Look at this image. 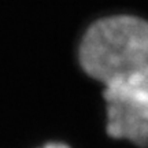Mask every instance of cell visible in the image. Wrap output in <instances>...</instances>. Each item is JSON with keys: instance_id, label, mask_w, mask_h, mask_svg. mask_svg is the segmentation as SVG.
Segmentation results:
<instances>
[{"instance_id": "obj_1", "label": "cell", "mask_w": 148, "mask_h": 148, "mask_svg": "<svg viewBox=\"0 0 148 148\" xmlns=\"http://www.w3.org/2000/svg\"><path fill=\"white\" fill-rule=\"evenodd\" d=\"M81 67L104 86L148 84V21L114 15L96 21L79 44Z\"/></svg>"}, {"instance_id": "obj_2", "label": "cell", "mask_w": 148, "mask_h": 148, "mask_svg": "<svg viewBox=\"0 0 148 148\" xmlns=\"http://www.w3.org/2000/svg\"><path fill=\"white\" fill-rule=\"evenodd\" d=\"M107 133L148 148V84L106 86Z\"/></svg>"}, {"instance_id": "obj_3", "label": "cell", "mask_w": 148, "mask_h": 148, "mask_svg": "<svg viewBox=\"0 0 148 148\" xmlns=\"http://www.w3.org/2000/svg\"><path fill=\"white\" fill-rule=\"evenodd\" d=\"M41 148H70L69 145H66L63 143H48Z\"/></svg>"}]
</instances>
